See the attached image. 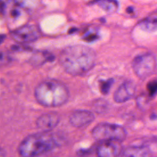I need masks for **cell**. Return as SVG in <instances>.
Instances as JSON below:
<instances>
[{"mask_svg": "<svg viewBox=\"0 0 157 157\" xmlns=\"http://www.w3.org/2000/svg\"><path fill=\"white\" fill-rule=\"evenodd\" d=\"M59 60L66 73L74 76H82L95 66L96 53L89 47L75 45L67 47L63 50Z\"/></svg>", "mask_w": 157, "mask_h": 157, "instance_id": "cell-1", "label": "cell"}, {"mask_svg": "<svg viewBox=\"0 0 157 157\" xmlns=\"http://www.w3.org/2000/svg\"><path fill=\"white\" fill-rule=\"evenodd\" d=\"M35 97L39 104L48 107H57L67 103L69 91L63 82L49 79L41 82L36 86Z\"/></svg>", "mask_w": 157, "mask_h": 157, "instance_id": "cell-2", "label": "cell"}, {"mask_svg": "<svg viewBox=\"0 0 157 157\" xmlns=\"http://www.w3.org/2000/svg\"><path fill=\"white\" fill-rule=\"evenodd\" d=\"M58 144L57 139L52 135L41 132L23 139L19 145L18 152L21 157H36L51 151Z\"/></svg>", "mask_w": 157, "mask_h": 157, "instance_id": "cell-3", "label": "cell"}, {"mask_svg": "<svg viewBox=\"0 0 157 157\" xmlns=\"http://www.w3.org/2000/svg\"><path fill=\"white\" fill-rule=\"evenodd\" d=\"M91 135L94 139L100 142H122L126 139L127 133L126 130L121 125L109 123H101L93 128Z\"/></svg>", "mask_w": 157, "mask_h": 157, "instance_id": "cell-4", "label": "cell"}, {"mask_svg": "<svg viewBox=\"0 0 157 157\" xmlns=\"http://www.w3.org/2000/svg\"><path fill=\"white\" fill-rule=\"evenodd\" d=\"M157 65L156 59L152 53H144L135 57L132 63L133 71L141 80L152 75Z\"/></svg>", "mask_w": 157, "mask_h": 157, "instance_id": "cell-5", "label": "cell"}, {"mask_svg": "<svg viewBox=\"0 0 157 157\" xmlns=\"http://www.w3.org/2000/svg\"><path fill=\"white\" fill-rule=\"evenodd\" d=\"M41 36V31L35 25H26L13 31L11 37L19 43L32 42Z\"/></svg>", "mask_w": 157, "mask_h": 157, "instance_id": "cell-6", "label": "cell"}, {"mask_svg": "<svg viewBox=\"0 0 157 157\" xmlns=\"http://www.w3.org/2000/svg\"><path fill=\"white\" fill-rule=\"evenodd\" d=\"M136 91V84L132 81H127L122 83L114 95V100L117 103H123L135 96Z\"/></svg>", "mask_w": 157, "mask_h": 157, "instance_id": "cell-7", "label": "cell"}, {"mask_svg": "<svg viewBox=\"0 0 157 157\" xmlns=\"http://www.w3.org/2000/svg\"><path fill=\"white\" fill-rule=\"evenodd\" d=\"M95 119V115L87 110H77L69 118V122L75 128H82L91 123Z\"/></svg>", "mask_w": 157, "mask_h": 157, "instance_id": "cell-8", "label": "cell"}, {"mask_svg": "<svg viewBox=\"0 0 157 157\" xmlns=\"http://www.w3.org/2000/svg\"><path fill=\"white\" fill-rule=\"evenodd\" d=\"M60 120V117L57 113H45L37 118L36 126L42 132L49 133L57 126Z\"/></svg>", "mask_w": 157, "mask_h": 157, "instance_id": "cell-9", "label": "cell"}, {"mask_svg": "<svg viewBox=\"0 0 157 157\" xmlns=\"http://www.w3.org/2000/svg\"><path fill=\"white\" fill-rule=\"evenodd\" d=\"M118 141H103L98 146V157H117L120 153V145Z\"/></svg>", "mask_w": 157, "mask_h": 157, "instance_id": "cell-10", "label": "cell"}, {"mask_svg": "<svg viewBox=\"0 0 157 157\" xmlns=\"http://www.w3.org/2000/svg\"><path fill=\"white\" fill-rule=\"evenodd\" d=\"M148 150L144 146H130L126 148L121 157H148Z\"/></svg>", "mask_w": 157, "mask_h": 157, "instance_id": "cell-11", "label": "cell"}, {"mask_svg": "<svg viewBox=\"0 0 157 157\" xmlns=\"http://www.w3.org/2000/svg\"><path fill=\"white\" fill-rule=\"evenodd\" d=\"M54 59V57L51 54L46 52H38L34 53L30 58V63L34 66H41L48 61H52Z\"/></svg>", "mask_w": 157, "mask_h": 157, "instance_id": "cell-12", "label": "cell"}, {"mask_svg": "<svg viewBox=\"0 0 157 157\" xmlns=\"http://www.w3.org/2000/svg\"><path fill=\"white\" fill-rule=\"evenodd\" d=\"M139 27L148 32L157 31V15H153L140 22L139 23Z\"/></svg>", "mask_w": 157, "mask_h": 157, "instance_id": "cell-13", "label": "cell"}, {"mask_svg": "<svg viewBox=\"0 0 157 157\" xmlns=\"http://www.w3.org/2000/svg\"><path fill=\"white\" fill-rule=\"evenodd\" d=\"M102 9L109 13H114L119 9L118 0H94Z\"/></svg>", "mask_w": 157, "mask_h": 157, "instance_id": "cell-14", "label": "cell"}, {"mask_svg": "<svg viewBox=\"0 0 157 157\" xmlns=\"http://www.w3.org/2000/svg\"><path fill=\"white\" fill-rule=\"evenodd\" d=\"M114 79L112 78H107L106 80H101L99 81V90L103 95H107L114 84Z\"/></svg>", "mask_w": 157, "mask_h": 157, "instance_id": "cell-15", "label": "cell"}, {"mask_svg": "<svg viewBox=\"0 0 157 157\" xmlns=\"http://www.w3.org/2000/svg\"><path fill=\"white\" fill-rule=\"evenodd\" d=\"M147 90L148 95L150 97H153L157 94V79L149 81L147 84Z\"/></svg>", "mask_w": 157, "mask_h": 157, "instance_id": "cell-16", "label": "cell"}, {"mask_svg": "<svg viewBox=\"0 0 157 157\" xmlns=\"http://www.w3.org/2000/svg\"><path fill=\"white\" fill-rule=\"evenodd\" d=\"M12 61L10 55L5 52H0V67L8 65Z\"/></svg>", "mask_w": 157, "mask_h": 157, "instance_id": "cell-17", "label": "cell"}, {"mask_svg": "<svg viewBox=\"0 0 157 157\" xmlns=\"http://www.w3.org/2000/svg\"><path fill=\"white\" fill-rule=\"evenodd\" d=\"M84 39L86 41L91 42L98 39V35L96 33H89V34L85 35Z\"/></svg>", "mask_w": 157, "mask_h": 157, "instance_id": "cell-18", "label": "cell"}, {"mask_svg": "<svg viewBox=\"0 0 157 157\" xmlns=\"http://www.w3.org/2000/svg\"><path fill=\"white\" fill-rule=\"evenodd\" d=\"M0 157H6V153L2 148H0Z\"/></svg>", "mask_w": 157, "mask_h": 157, "instance_id": "cell-19", "label": "cell"}, {"mask_svg": "<svg viewBox=\"0 0 157 157\" xmlns=\"http://www.w3.org/2000/svg\"><path fill=\"white\" fill-rule=\"evenodd\" d=\"M5 38L6 36L4 35H0V44H1L3 42H4Z\"/></svg>", "mask_w": 157, "mask_h": 157, "instance_id": "cell-20", "label": "cell"}, {"mask_svg": "<svg viewBox=\"0 0 157 157\" xmlns=\"http://www.w3.org/2000/svg\"><path fill=\"white\" fill-rule=\"evenodd\" d=\"M151 119H152V120L154 119V117H155V119H157V114H153L151 115Z\"/></svg>", "mask_w": 157, "mask_h": 157, "instance_id": "cell-21", "label": "cell"}]
</instances>
